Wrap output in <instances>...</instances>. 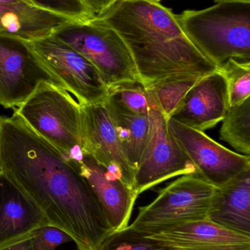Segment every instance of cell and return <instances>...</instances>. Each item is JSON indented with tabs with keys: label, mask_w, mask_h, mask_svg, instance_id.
Returning a JSON list of instances; mask_svg holds the SVG:
<instances>
[{
	"label": "cell",
	"mask_w": 250,
	"mask_h": 250,
	"mask_svg": "<svg viewBox=\"0 0 250 250\" xmlns=\"http://www.w3.org/2000/svg\"><path fill=\"white\" fill-rule=\"evenodd\" d=\"M149 1H156V2H159L161 0H149Z\"/></svg>",
	"instance_id": "30"
},
{
	"label": "cell",
	"mask_w": 250,
	"mask_h": 250,
	"mask_svg": "<svg viewBox=\"0 0 250 250\" xmlns=\"http://www.w3.org/2000/svg\"><path fill=\"white\" fill-rule=\"evenodd\" d=\"M178 250H250V236L201 220L146 236Z\"/></svg>",
	"instance_id": "14"
},
{
	"label": "cell",
	"mask_w": 250,
	"mask_h": 250,
	"mask_svg": "<svg viewBox=\"0 0 250 250\" xmlns=\"http://www.w3.org/2000/svg\"><path fill=\"white\" fill-rule=\"evenodd\" d=\"M208 220L250 236V170L215 188Z\"/></svg>",
	"instance_id": "16"
},
{
	"label": "cell",
	"mask_w": 250,
	"mask_h": 250,
	"mask_svg": "<svg viewBox=\"0 0 250 250\" xmlns=\"http://www.w3.org/2000/svg\"><path fill=\"white\" fill-rule=\"evenodd\" d=\"M14 114L79 169L85 155L80 105L68 91L41 83Z\"/></svg>",
	"instance_id": "4"
},
{
	"label": "cell",
	"mask_w": 250,
	"mask_h": 250,
	"mask_svg": "<svg viewBox=\"0 0 250 250\" xmlns=\"http://www.w3.org/2000/svg\"><path fill=\"white\" fill-rule=\"evenodd\" d=\"M92 7L95 16L104 14L118 0H87Z\"/></svg>",
	"instance_id": "27"
},
{
	"label": "cell",
	"mask_w": 250,
	"mask_h": 250,
	"mask_svg": "<svg viewBox=\"0 0 250 250\" xmlns=\"http://www.w3.org/2000/svg\"><path fill=\"white\" fill-rule=\"evenodd\" d=\"M220 139L245 155L250 154V98L227 110L220 129Z\"/></svg>",
	"instance_id": "19"
},
{
	"label": "cell",
	"mask_w": 250,
	"mask_h": 250,
	"mask_svg": "<svg viewBox=\"0 0 250 250\" xmlns=\"http://www.w3.org/2000/svg\"><path fill=\"white\" fill-rule=\"evenodd\" d=\"M73 21L29 3L0 4V32L34 41L53 35Z\"/></svg>",
	"instance_id": "17"
},
{
	"label": "cell",
	"mask_w": 250,
	"mask_h": 250,
	"mask_svg": "<svg viewBox=\"0 0 250 250\" xmlns=\"http://www.w3.org/2000/svg\"><path fill=\"white\" fill-rule=\"evenodd\" d=\"M41 10L67 18L75 22H88L95 15L87 0H26Z\"/></svg>",
	"instance_id": "24"
},
{
	"label": "cell",
	"mask_w": 250,
	"mask_h": 250,
	"mask_svg": "<svg viewBox=\"0 0 250 250\" xmlns=\"http://www.w3.org/2000/svg\"><path fill=\"white\" fill-rule=\"evenodd\" d=\"M0 250H35L32 233L0 245Z\"/></svg>",
	"instance_id": "26"
},
{
	"label": "cell",
	"mask_w": 250,
	"mask_h": 250,
	"mask_svg": "<svg viewBox=\"0 0 250 250\" xmlns=\"http://www.w3.org/2000/svg\"><path fill=\"white\" fill-rule=\"evenodd\" d=\"M32 234L35 250H56L60 245L73 241L66 232L50 225L38 228Z\"/></svg>",
	"instance_id": "25"
},
{
	"label": "cell",
	"mask_w": 250,
	"mask_h": 250,
	"mask_svg": "<svg viewBox=\"0 0 250 250\" xmlns=\"http://www.w3.org/2000/svg\"><path fill=\"white\" fill-rule=\"evenodd\" d=\"M229 108L227 84L218 68L189 91L169 119L204 132L223 121Z\"/></svg>",
	"instance_id": "12"
},
{
	"label": "cell",
	"mask_w": 250,
	"mask_h": 250,
	"mask_svg": "<svg viewBox=\"0 0 250 250\" xmlns=\"http://www.w3.org/2000/svg\"><path fill=\"white\" fill-rule=\"evenodd\" d=\"M48 70L77 100L79 105L103 102L108 86L96 67L74 48L54 35L29 42Z\"/></svg>",
	"instance_id": "8"
},
{
	"label": "cell",
	"mask_w": 250,
	"mask_h": 250,
	"mask_svg": "<svg viewBox=\"0 0 250 250\" xmlns=\"http://www.w3.org/2000/svg\"><path fill=\"white\" fill-rule=\"evenodd\" d=\"M104 103L126 158L136 171L151 138V115H138L129 112L107 98Z\"/></svg>",
	"instance_id": "18"
},
{
	"label": "cell",
	"mask_w": 250,
	"mask_h": 250,
	"mask_svg": "<svg viewBox=\"0 0 250 250\" xmlns=\"http://www.w3.org/2000/svg\"><path fill=\"white\" fill-rule=\"evenodd\" d=\"M1 173V167H0V174Z\"/></svg>",
	"instance_id": "31"
},
{
	"label": "cell",
	"mask_w": 250,
	"mask_h": 250,
	"mask_svg": "<svg viewBox=\"0 0 250 250\" xmlns=\"http://www.w3.org/2000/svg\"><path fill=\"white\" fill-rule=\"evenodd\" d=\"M215 188L197 174L183 175L161 189L151 204L139 207L129 227L151 236L173 226L208 220Z\"/></svg>",
	"instance_id": "5"
},
{
	"label": "cell",
	"mask_w": 250,
	"mask_h": 250,
	"mask_svg": "<svg viewBox=\"0 0 250 250\" xmlns=\"http://www.w3.org/2000/svg\"><path fill=\"white\" fill-rule=\"evenodd\" d=\"M95 250H178L165 246L128 226L113 232Z\"/></svg>",
	"instance_id": "23"
},
{
	"label": "cell",
	"mask_w": 250,
	"mask_h": 250,
	"mask_svg": "<svg viewBox=\"0 0 250 250\" xmlns=\"http://www.w3.org/2000/svg\"><path fill=\"white\" fill-rule=\"evenodd\" d=\"M177 19L192 43L217 67L231 58L250 61V3H217L184 10Z\"/></svg>",
	"instance_id": "3"
},
{
	"label": "cell",
	"mask_w": 250,
	"mask_h": 250,
	"mask_svg": "<svg viewBox=\"0 0 250 250\" xmlns=\"http://www.w3.org/2000/svg\"><path fill=\"white\" fill-rule=\"evenodd\" d=\"M107 98L123 109L138 115H149L152 106V97L139 80L109 86Z\"/></svg>",
	"instance_id": "21"
},
{
	"label": "cell",
	"mask_w": 250,
	"mask_h": 250,
	"mask_svg": "<svg viewBox=\"0 0 250 250\" xmlns=\"http://www.w3.org/2000/svg\"><path fill=\"white\" fill-rule=\"evenodd\" d=\"M42 83L66 89L35 54L29 41L0 32V105L15 109Z\"/></svg>",
	"instance_id": "7"
},
{
	"label": "cell",
	"mask_w": 250,
	"mask_h": 250,
	"mask_svg": "<svg viewBox=\"0 0 250 250\" xmlns=\"http://www.w3.org/2000/svg\"><path fill=\"white\" fill-rule=\"evenodd\" d=\"M28 3L26 0H0V4H18V3Z\"/></svg>",
	"instance_id": "28"
},
{
	"label": "cell",
	"mask_w": 250,
	"mask_h": 250,
	"mask_svg": "<svg viewBox=\"0 0 250 250\" xmlns=\"http://www.w3.org/2000/svg\"><path fill=\"white\" fill-rule=\"evenodd\" d=\"M0 167L78 250H95L113 233L79 169L16 114L0 116Z\"/></svg>",
	"instance_id": "1"
},
{
	"label": "cell",
	"mask_w": 250,
	"mask_h": 250,
	"mask_svg": "<svg viewBox=\"0 0 250 250\" xmlns=\"http://www.w3.org/2000/svg\"><path fill=\"white\" fill-rule=\"evenodd\" d=\"M49 225L38 206L6 175L0 174V245Z\"/></svg>",
	"instance_id": "15"
},
{
	"label": "cell",
	"mask_w": 250,
	"mask_h": 250,
	"mask_svg": "<svg viewBox=\"0 0 250 250\" xmlns=\"http://www.w3.org/2000/svg\"><path fill=\"white\" fill-rule=\"evenodd\" d=\"M53 35L89 60L107 86L140 81L126 45L113 29L90 21L72 22Z\"/></svg>",
	"instance_id": "6"
},
{
	"label": "cell",
	"mask_w": 250,
	"mask_h": 250,
	"mask_svg": "<svg viewBox=\"0 0 250 250\" xmlns=\"http://www.w3.org/2000/svg\"><path fill=\"white\" fill-rule=\"evenodd\" d=\"M205 76L172 78L146 89L151 92L164 117L170 118L189 91Z\"/></svg>",
	"instance_id": "20"
},
{
	"label": "cell",
	"mask_w": 250,
	"mask_h": 250,
	"mask_svg": "<svg viewBox=\"0 0 250 250\" xmlns=\"http://www.w3.org/2000/svg\"><path fill=\"white\" fill-rule=\"evenodd\" d=\"M90 21L118 35L145 87L172 78L206 76L218 70L189 39L177 15L160 2L118 0Z\"/></svg>",
	"instance_id": "2"
},
{
	"label": "cell",
	"mask_w": 250,
	"mask_h": 250,
	"mask_svg": "<svg viewBox=\"0 0 250 250\" xmlns=\"http://www.w3.org/2000/svg\"><path fill=\"white\" fill-rule=\"evenodd\" d=\"M216 3L220 2H248L250 3V0H214Z\"/></svg>",
	"instance_id": "29"
},
{
	"label": "cell",
	"mask_w": 250,
	"mask_h": 250,
	"mask_svg": "<svg viewBox=\"0 0 250 250\" xmlns=\"http://www.w3.org/2000/svg\"><path fill=\"white\" fill-rule=\"evenodd\" d=\"M79 172L95 194L113 232L129 226L138 195L91 155L85 154Z\"/></svg>",
	"instance_id": "13"
},
{
	"label": "cell",
	"mask_w": 250,
	"mask_h": 250,
	"mask_svg": "<svg viewBox=\"0 0 250 250\" xmlns=\"http://www.w3.org/2000/svg\"><path fill=\"white\" fill-rule=\"evenodd\" d=\"M167 125L182 149L195 165L197 175L215 188L250 170V155L238 154L216 142L204 132L172 119Z\"/></svg>",
	"instance_id": "10"
},
{
	"label": "cell",
	"mask_w": 250,
	"mask_h": 250,
	"mask_svg": "<svg viewBox=\"0 0 250 250\" xmlns=\"http://www.w3.org/2000/svg\"><path fill=\"white\" fill-rule=\"evenodd\" d=\"M151 97V138L135 171L134 182V190L138 196L167 179L181 175L197 174L195 165L170 132L167 119L152 95Z\"/></svg>",
	"instance_id": "9"
},
{
	"label": "cell",
	"mask_w": 250,
	"mask_h": 250,
	"mask_svg": "<svg viewBox=\"0 0 250 250\" xmlns=\"http://www.w3.org/2000/svg\"><path fill=\"white\" fill-rule=\"evenodd\" d=\"M219 70L226 79L229 107L250 98V61L229 59Z\"/></svg>",
	"instance_id": "22"
},
{
	"label": "cell",
	"mask_w": 250,
	"mask_h": 250,
	"mask_svg": "<svg viewBox=\"0 0 250 250\" xmlns=\"http://www.w3.org/2000/svg\"><path fill=\"white\" fill-rule=\"evenodd\" d=\"M80 109L85 154L134 190L135 171L123 153L104 101L80 105Z\"/></svg>",
	"instance_id": "11"
}]
</instances>
